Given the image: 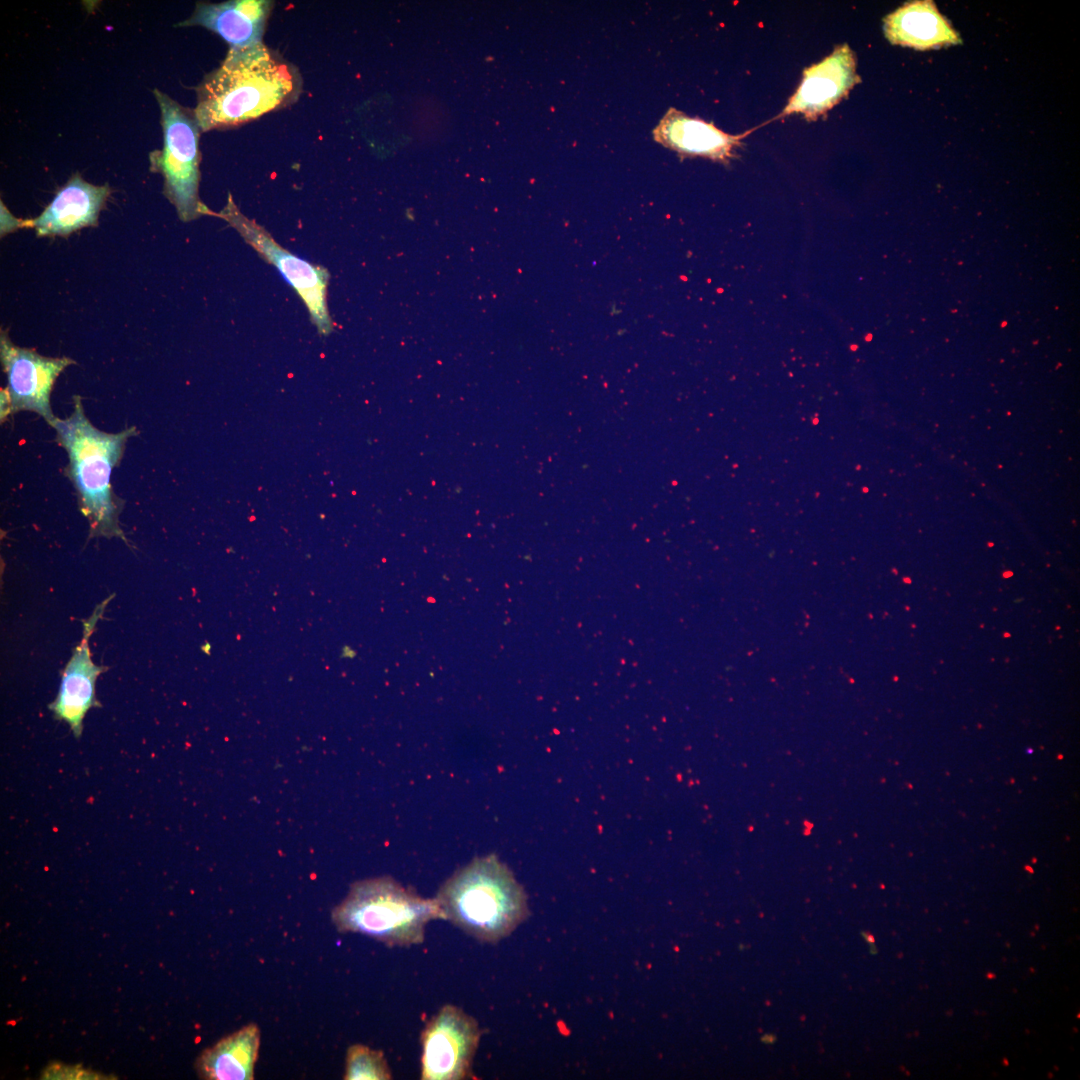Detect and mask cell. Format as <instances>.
I'll return each instance as SVG.
<instances>
[{
	"instance_id": "obj_1",
	"label": "cell",
	"mask_w": 1080,
	"mask_h": 1080,
	"mask_svg": "<svg viewBox=\"0 0 1080 1080\" xmlns=\"http://www.w3.org/2000/svg\"><path fill=\"white\" fill-rule=\"evenodd\" d=\"M301 90L298 69L264 43L229 48L197 86L194 112L202 132L230 129L288 107Z\"/></svg>"
},
{
	"instance_id": "obj_2",
	"label": "cell",
	"mask_w": 1080,
	"mask_h": 1080,
	"mask_svg": "<svg viewBox=\"0 0 1080 1080\" xmlns=\"http://www.w3.org/2000/svg\"><path fill=\"white\" fill-rule=\"evenodd\" d=\"M56 441L66 451L65 470L76 491L78 508L89 523V538H119L128 544L119 524L124 502L112 489L111 473L121 462L135 426L117 433L96 428L87 418L81 397L73 396V411L50 423Z\"/></svg>"
},
{
	"instance_id": "obj_3",
	"label": "cell",
	"mask_w": 1080,
	"mask_h": 1080,
	"mask_svg": "<svg viewBox=\"0 0 1080 1080\" xmlns=\"http://www.w3.org/2000/svg\"><path fill=\"white\" fill-rule=\"evenodd\" d=\"M444 919L479 941L496 943L528 916L527 895L495 854L474 858L435 897Z\"/></svg>"
},
{
	"instance_id": "obj_4",
	"label": "cell",
	"mask_w": 1080,
	"mask_h": 1080,
	"mask_svg": "<svg viewBox=\"0 0 1080 1080\" xmlns=\"http://www.w3.org/2000/svg\"><path fill=\"white\" fill-rule=\"evenodd\" d=\"M331 917L339 932L361 933L391 947L422 943L426 925L444 919L436 898H423L390 876L353 883Z\"/></svg>"
},
{
	"instance_id": "obj_5",
	"label": "cell",
	"mask_w": 1080,
	"mask_h": 1080,
	"mask_svg": "<svg viewBox=\"0 0 1080 1080\" xmlns=\"http://www.w3.org/2000/svg\"><path fill=\"white\" fill-rule=\"evenodd\" d=\"M153 93L161 112L163 147L149 154L150 171L162 175L163 194L181 221L213 215L199 197L202 131L194 109L182 106L159 89Z\"/></svg>"
},
{
	"instance_id": "obj_6",
	"label": "cell",
	"mask_w": 1080,
	"mask_h": 1080,
	"mask_svg": "<svg viewBox=\"0 0 1080 1080\" xmlns=\"http://www.w3.org/2000/svg\"><path fill=\"white\" fill-rule=\"evenodd\" d=\"M213 216L225 220L266 262L277 268L304 302L320 335L332 333L334 322L327 305L330 274L326 268L282 247L261 225L240 211L230 193L225 206Z\"/></svg>"
},
{
	"instance_id": "obj_7",
	"label": "cell",
	"mask_w": 1080,
	"mask_h": 1080,
	"mask_svg": "<svg viewBox=\"0 0 1080 1080\" xmlns=\"http://www.w3.org/2000/svg\"><path fill=\"white\" fill-rule=\"evenodd\" d=\"M481 1030L475 1018L444 1005L421 1033V1079L461 1080L472 1076Z\"/></svg>"
},
{
	"instance_id": "obj_8",
	"label": "cell",
	"mask_w": 1080,
	"mask_h": 1080,
	"mask_svg": "<svg viewBox=\"0 0 1080 1080\" xmlns=\"http://www.w3.org/2000/svg\"><path fill=\"white\" fill-rule=\"evenodd\" d=\"M0 361L7 377L11 414L31 411L49 425L55 419L50 397L58 376L76 361L70 357H47L17 346L7 330L0 331Z\"/></svg>"
},
{
	"instance_id": "obj_9",
	"label": "cell",
	"mask_w": 1080,
	"mask_h": 1080,
	"mask_svg": "<svg viewBox=\"0 0 1080 1080\" xmlns=\"http://www.w3.org/2000/svg\"><path fill=\"white\" fill-rule=\"evenodd\" d=\"M114 596L115 594H112L106 598L95 607L89 618L82 620V639L74 647L72 656L61 673L60 687L55 700L48 706L54 718L66 722L77 739L82 735L83 720L87 712L91 708L101 707V703L95 697V683L97 677L108 670V667L98 666L92 661L89 638Z\"/></svg>"
},
{
	"instance_id": "obj_10",
	"label": "cell",
	"mask_w": 1080,
	"mask_h": 1080,
	"mask_svg": "<svg viewBox=\"0 0 1080 1080\" xmlns=\"http://www.w3.org/2000/svg\"><path fill=\"white\" fill-rule=\"evenodd\" d=\"M110 193L108 184L93 185L75 173L39 216L25 220V228H33L38 237H66L84 227H96Z\"/></svg>"
},
{
	"instance_id": "obj_11",
	"label": "cell",
	"mask_w": 1080,
	"mask_h": 1080,
	"mask_svg": "<svg viewBox=\"0 0 1080 1080\" xmlns=\"http://www.w3.org/2000/svg\"><path fill=\"white\" fill-rule=\"evenodd\" d=\"M273 7L274 2L269 0L198 2L191 16L176 26H201L218 34L229 48L245 49L264 43Z\"/></svg>"
},
{
	"instance_id": "obj_12",
	"label": "cell",
	"mask_w": 1080,
	"mask_h": 1080,
	"mask_svg": "<svg viewBox=\"0 0 1080 1080\" xmlns=\"http://www.w3.org/2000/svg\"><path fill=\"white\" fill-rule=\"evenodd\" d=\"M858 81L851 49L846 44L838 46L830 56L804 71L800 87L782 114L800 112L814 119L837 104Z\"/></svg>"
},
{
	"instance_id": "obj_13",
	"label": "cell",
	"mask_w": 1080,
	"mask_h": 1080,
	"mask_svg": "<svg viewBox=\"0 0 1080 1080\" xmlns=\"http://www.w3.org/2000/svg\"><path fill=\"white\" fill-rule=\"evenodd\" d=\"M884 31L891 43L921 50L961 41L932 1L906 3L886 17Z\"/></svg>"
},
{
	"instance_id": "obj_14",
	"label": "cell",
	"mask_w": 1080,
	"mask_h": 1080,
	"mask_svg": "<svg viewBox=\"0 0 1080 1080\" xmlns=\"http://www.w3.org/2000/svg\"><path fill=\"white\" fill-rule=\"evenodd\" d=\"M260 1047V1030L250 1023L205 1050L198 1059L201 1077L212 1080H252Z\"/></svg>"
},
{
	"instance_id": "obj_15",
	"label": "cell",
	"mask_w": 1080,
	"mask_h": 1080,
	"mask_svg": "<svg viewBox=\"0 0 1080 1080\" xmlns=\"http://www.w3.org/2000/svg\"><path fill=\"white\" fill-rule=\"evenodd\" d=\"M658 141L679 152L723 159L731 155L738 137L712 124L689 118L671 109L655 130Z\"/></svg>"
},
{
	"instance_id": "obj_16",
	"label": "cell",
	"mask_w": 1080,
	"mask_h": 1080,
	"mask_svg": "<svg viewBox=\"0 0 1080 1080\" xmlns=\"http://www.w3.org/2000/svg\"><path fill=\"white\" fill-rule=\"evenodd\" d=\"M345 1080H389L390 1067L382 1051L362 1044L351 1045L346 1053Z\"/></svg>"
},
{
	"instance_id": "obj_17",
	"label": "cell",
	"mask_w": 1080,
	"mask_h": 1080,
	"mask_svg": "<svg viewBox=\"0 0 1080 1080\" xmlns=\"http://www.w3.org/2000/svg\"><path fill=\"white\" fill-rule=\"evenodd\" d=\"M1 227L0 235L4 237L6 234L14 232L20 228H25V220L14 217L9 210L4 206L1 201Z\"/></svg>"
},
{
	"instance_id": "obj_18",
	"label": "cell",
	"mask_w": 1080,
	"mask_h": 1080,
	"mask_svg": "<svg viewBox=\"0 0 1080 1080\" xmlns=\"http://www.w3.org/2000/svg\"><path fill=\"white\" fill-rule=\"evenodd\" d=\"M10 398L6 388L0 390V418L1 423L7 420L11 416Z\"/></svg>"
}]
</instances>
